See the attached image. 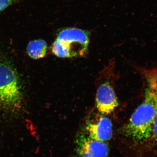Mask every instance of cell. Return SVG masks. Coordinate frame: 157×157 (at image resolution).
I'll return each mask as SVG.
<instances>
[{"instance_id": "cell-1", "label": "cell", "mask_w": 157, "mask_h": 157, "mask_svg": "<svg viewBox=\"0 0 157 157\" xmlns=\"http://www.w3.org/2000/svg\"><path fill=\"white\" fill-rule=\"evenodd\" d=\"M156 79L157 74L147 78L143 102L134 111L123 129L125 135L137 142H144L151 136L156 111Z\"/></svg>"}, {"instance_id": "cell-2", "label": "cell", "mask_w": 157, "mask_h": 157, "mask_svg": "<svg viewBox=\"0 0 157 157\" xmlns=\"http://www.w3.org/2000/svg\"><path fill=\"white\" fill-rule=\"evenodd\" d=\"M22 88L19 76L11 63L0 59V108L18 112L22 107Z\"/></svg>"}, {"instance_id": "cell-3", "label": "cell", "mask_w": 157, "mask_h": 157, "mask_svg": "<svg viewBox=\"0 0 157 157\" xmlns=\"http://www.w3.org/2000/svg\"><path fill=\"white\" fill-rule=\"evenodd\" d=\"M89 34L77 28H68L60 32L52 47V53L62 58L84 56L87 54Z\"/></svg>"}, {"instance_id": "cell-4", "label": "cell", "mask_w": 157, "mask_h": 157, "mask_svg": "<svg viewBox=\"0 0 157 157\" xmlns=\"http://www.w3.org/2000/svg\"><path fill=\"white\" fill-rule=\"evenodd\" d=\"M112 124L109 118L99 112L87 117L81 132L93 139L105 142L113 136Z\"/></svg>"}, {"instance_id": "cell-5", "label": "cell", "mask_w": 157, "mask_h": 157, "mask_svg": "<svg viewBox=\"0 0 157 157\" xmlns=\"http://www.w3.org/2000/svg\"><path fill=\"white\" fill-rule=\"evenodd\" d=\"M76 150L78 157H108L109 149L105 142L81 132L76 139Z\"/></svg>"}, {"instance_id": "cell-6", "label": "cell", "mask_w": 157, "mask_h": 157, "mask_svg": "<svg viewBox=\"0 0 157 157\" xmlns=\"http://www.w3.org/2000/svg\"><path fill=\"white\" fill-rule=\"evenodd\" d=\"M119 106L114 90L109 82L101 84L96 94V106L98 112L107 115L114 111Z\"/></svg>"}, {"instance_id": "cell-7", "label": "cell", "mask_w": 157, "mask_h": 157, "mask_svg": "<svg viewBox=\"0 0 157 157\" xmlns=\"http://www.w3.org/2000/svg\"><path fill=\"white\" fill-rule=\"evenodd\" d=\"M47 50L46 42L42 39L31 41L27 47L29 56L34 59H42L45 56Z\"/></svg>"}, {"instance_id": "cell-8", "label": "cell", "mask_w": 157, "mask_h": 157, "mask_svg": "<svg viewBox=\"0 0 157 157\" xmlns=\"http://www.w3.org/2000/svg\"><path fill=\"white\" fill-rule=\"evenodd\" d=\"M156 94V111L155 117L154 122L152 126L151 137L154 140L155 142L157 144V74L156 83L155 86Z\"/></svg>"}, {"instance_id": "cell-9", "label": "cell", "mask_w": 157, "mask_h": 157, "mask_svg": "<svg viewBox=\"0 0 157 157\" xmlns=\"http://www.w3.org/2000/svg\"><path fill=\"white\" fill-rule=\"evenodd\" d=\"M17 0H0V12L14 4Z\"/></svg>"}]
</instances>
